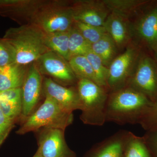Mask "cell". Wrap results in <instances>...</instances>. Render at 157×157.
I'll return each instance as SVG.
<instances>
[{
  "mask_svg": "<svg viewBox=\"0 0 157 157\" xmlns=\"http://www.w3.org/2000/svg\"><path fill=\"white\" fill-rule=\"evenodd\" d=\"M152 104L145 96L128 86L109 93L106 122L121 125L140 124Z\"/></svg>",
  "mask_w": 157,
  "mask_h": 157,
  "instance_id": "6da1fadb",
  "label": "cell"
},
{
  "mask_svg": "<svg viewBox=\"0 0 157 157\" xmlns=\"http://www.w3.org/2000/svg\"><path fill=\"white\" fill-rule=\"evenodd\" d=\"M2 39L9 45L14 63L22 66L36 62L51 51L45 45L44 33L32 24L9 29Z\"/></svg>",
  "mask_w": 157,
  "mask_h": 157,
  "instance_id": "7a4b0ae2",
  "label": "cell"
},
{
  "mask_svg": "<svg viewBox=\"0 0 157 157\" xmlns=\"http://www.w3.org/2000/svg\"><path fill=\"white\" fill-rule=\"evenodd\" d=\"M22 124L16 131L17 135L37 132L45 128H54L65 131L73 123V113L68 112L48 97L31 115L22 120Z\"/></svg>",
  "mask_w": 157,
  "mask_h": 157,
  "instance_id": "3957f363",
  "label": "cell"
},
{
  "mask_svg": "<svg viewBox=\"0 0 157 157\" xmlns=\"http://www.w3.org/2000/svg\"><path fill=\"white\" fill-rule=\"evenodd\" d=\"M76 88L82 105L80 119L86 124L104 125L108 92L94 82L84 78L78 79Z\"/></svg>",
  "mask_w": 157,
  "mask_h": 157,
  "instance_id": "277c9868",
  "label": "cell"
},
{
  "mask_svg": "<svg viewBox=\"0 0 157 157\" xmlns=\"http://www.w3.org/2000/svg\"><path fill=\"white\" fill-rule=\"evenodd\" d=\"M70 5L67 1L45 0L31 23L44 33L68 32L74 25Z\"/></svg>",
  "mask_w": 157,
  "mask_h": 157,
  "instance_id": "5b68a950",
  "label": "cell"
},
{
  "mask_svg": "<svg viewBox=\"0 0 157 157\" xmlns=\"http://www.w3.org/2000/svg\"><path fill=\"white\" fill-rule=\"evenodd\" d=\"M138 52L135 46H128L113 60L108 69V91L112 92L126 87L138 60Z\"/></svg>",
  "mask_w": 157,
  "mask_h": 157,
  "instance_id": "8992f818",
  "label": "cell"
},
{
  "mask_svg": "<svg viewBox=\"0 0 157 157\" xmlns=\"http://www.w3.org/2000/svg\"><path fill=\"white\" fill-rule=\"evenodd\" d=\"M127 86L141 93L155 103L157 101V65L155 62L148 56L138 59Z\"/></svg>",
  "mask_w": 157,
  "mask_h": 157,
  "instance_id": "52a82bcc",
  "label": "cell"
},
{
  "mask_svg": "<svg viewBox=\"0 0 157 157\" xmlns=\"http://www.w3.org/2000/svg\"><path fill=\"white\" fill-rule=\"evenodd\" d=\"M37 154L41 157H76L65 139L64 130L45 128L39 130Z\"/></svg>",
  "mask_w": 157,
  "mask_h": 157,
  "instance_id": "ba28073f",
  "label": "cell"
},
{
  "mask_svg": "<svg viewBox=\"0 0 157 157\" xmlns=\"http://www.w3.org/2000/svg\"><path fill=\"white\" fill-rule=\"evenodd\" d=\"M36 62L41 74H47L62 84L71 85L76 82L77 78L68 61L55 52H48Z\"/></svg>",
  "mask_w": 157,
  "mask_h": 157,
  "instance_id": "9c48e42d",
  "label": "cell"
},
{
  "mask_svg": "<svg viewBox=\"0 0 157 157\" xmlns=\"http://www.w3.org/2000/svg\"><path fill=\"white\" fill-rule=\"evenodd\" d=\"M38 66L33 64L28 70L21 87L22 110L21 118L23 120L34 111L42 91V79ZM20 118V119H21Z\"/></svg>",
  "mask_w": 157,
  "mask_h": 157,
  "instance_id": "30bf717a",
  "label": "cell"
},
{
  "mask_svg": "<svg viewBox=\"0 0 157 157\" xmlns=\"http://www.w3.org/2000/svg\"><path fill=\"white\" fill-rule=\"evenodd\" d=\"M70 7L74 21L95 26H104L109 14L102 1H76Z\"/></svg>",
  "mask_w": 157,
  "mask_h": 157,
  "instance_id": "8fae6325",
  "label": "cell"
},
{
  "mask_svg": "<svg viewBox=\"0 0 157 157\" xmlns=\"http://www.w3.org/2000/svg\"><path fill=\"white\" fill-rule=\"evenodd\" d=\"M42 92L45 97L52 99L63 109L73 113L81 110V101L77 88L67 87L57 83L50 78H44L42 82Z\"/></svg>",
  "mask_w": 157,
  "mask_h": 157,
  "instance_id": "7c38bea8",
  "label": "cell"
},
{
  "mask_svg": "<svg viewBox=\"0 0 157 157\" xmlns=\"http://www.w3.org/2000/svg\"><path fill=\"white\" fill-rule=\"evenodd\" d=\"M45 0H0V15L21 25L29 24Z\"/></svg>",
  "mask_w": 157,
  "mask_h": 157,
  "instance_id": "4fadbf2b",
  "label": "cell"
},
{
  "mask_svg": "<svg viewBox=\"0 0 157 157\" xmlns=\"http://www.w3.org/2000/svg\"><path fill=\"white\" fill-rule=\"evenodd\" d=\"M128 131L121 130L97 143L84 157H123L124 147Z\"/></svg>",
  "mask_w": 157,
  "mask_h": 157,
  "instance_id": "5bb4252c",
  "label": "cell"
},
{
  "mask_svg": "<svg viewBox=\"0 0 157 157\" xmlns=\"http://www.w3.org/2000/svg\"><path fill=\"white\" fill-rule=\"evenodd\" d=\"M104 27L117 48H123L126 46L132 33V28L128 18L111 12L105 21Z\"/></svg>",
  "mask_w": 157,
  "mask_h": 157,
  "instance_id": "9a60e30c",
  "label": "cell"
},
{
  "mask_svg": "<svg viewBox=\"0 0 157 157\" xmlns=\"http://www.w3.org/2000/svg\"><path fill=\"white\" fill-rule=\"evenodd\" d=\"M135 30L140 39L153 50L157 51V6L140 18Z\"/></svg>",
  "mask_w": 157,
  "mask_h": 157,
  "instance_id": "2e32d148",
  "label": "cell"
},
{
  "mask_svg": "<svg viewBox=\"0 0 157 157\" xmlns=\"http://www.w3.org/2000/svg\"><path fill=\"white\" fill-rule=\"evenodd\" d=\"M27 72L26 66L16 63L0 67V93L21 88Z\"/></svg>",
  "mask_w": 157,
  "mask_h": 157,
  "instance_id": "e0dca14e",
  "label": "cell"
},
{
  "mask_svg": "<svg viewBox=\"0 0 157 157\" xmlns=\"http://www.w3.org/2000/svg\"><path fill=\"white\" fill-rule=\"evenodd\" d=\"M0 108L6 116L15 123L20 119L22 110L21 88L0 93Z\"/></svg>",
  "mask_w": 157,
  "mask_h": 157,
  "instance_id": "ac0fdd59",
  "label": "cell"
},
{
  "mask_svg": "<svg viewBox=\"0 0 157 157\" xmlns=\"http://www.w3.org/2000/svg\"><path fill=\"white\" fill-rule=\"evenodd\" d=\"M69 31L44 33V42L46 47L51 51L57 54L67 61L70 59Z\"/></svg>",
  "mask_w": 157,
  "mask_h": 157,
  "instance_id": "d6986e66",
  "label": "cell"
},
{
  "mask_svg": "<svg viewBox=\"0 0 157 157\" xmlns=\"http://www.w3.org/2000/svg\"><path fill=\"white\" fill-rule=\"evenodd\" d=\"M117 48L113 39L107 33L91 45V51L101 58L107 67L115 59Z\"/></svg>",
  "mask_w": 157,
  "mask_h": 157,
  "instance_id": "ffe728a7",
  "label": "cell"
},
{
  "mask_svg": "<svg viewBox=\"0 0 157 157\" xmlns=\"http://www.w3.org/2000/svg\"><path fill=\"white\" fill-rule=\"evenodd\" d=\"M123 157H152L144 137L128 132L125 143Z\"/></svg>",
  "mask_w": 157,
  "mask_h": 157,
  "instance_id": "44dd1931",
  "label": "cell"
},
{
  "mask_svg": "<svg viewBox=\"0 0 157 157\" xmlns=\"http://www.w3.org/2000/svg\"><path fill=\"white\" fill-rule=\"evenodd\" d=\"M102 2L109 11L128 19L133 16L145 3L140 0H104Z\"/></svg>",
  "mask_w": 157,
  "mask_h": 157,
  "instance_id": "7402d4cb",
  "label": "cell"
},
{
  "mask_svg": "<svg viewBox=\"0 0 157 157\" xmlns=\"http://www.w3.org/2000/svg\"><path fill=\"white\" fill-rule=\"evenodd\" d=\"M68 63L78 80L84 78L96 83L95 76L91 65L85 56L71 57Z\"/></svg>",
  "mask_w": 157,
  "mask_h": 157,
  "instance_id": "603a6c76",
  "label": "cell"
},
{
  "mask_svg": "<svg viewBox=\"0 0 157 157\" xmlns=\"http://www.w3.org/2000/svg\"><path fill=\"white\" fill-rule=\"evenodd\" d=\"M69 50L70 58L76 56H86L91 51V45L74 25L69 31Z\"/></svg>",
  "mask_w": 157,
  "mask_h": 157,
  "instance_id": "cb8c5ba5",
  "label": "cell"
},
{
  "mask_svg": "<svg viewBox=\"0 0 157 157\" xmlns=\"http://www.w3.org/2000/svg\"><path fill=\"white\" fill-rule=\"evenodd\" d=\"M85 56L91 65L95 76L96 83L108 91L107 80L109 72L108 67L105 66L101 58L91 51Z\"/></svg>",
  "mask_w": 157,
  "mask_h": 157,
  "instance_id": "d4e9b609",
  "label": "cell"
},
{
  "mask_svg": "<svg viewBox=\"0 0 157 157\" xmlns=\"http://www.w3.org/2000/svg\"><path fill=\"white\" fill-rule=\"evenodd\" d=\"M74 26L90 45L98 42L107 33L104 26H95L75 21Z\"/></svg>",
  "mask_w": 157,
  "mask_h": 157,
  "instance_id": "484cf974",
  "label": "cell"
},
{
  "mask_svg": "<svg viewBox=\"0 0 157 157\" xmlns=\"http://www.w3.org/2000/svg\"><path fill=\"white\" fill-rule=\"evenodd\" d=\"M15 122L6 116L0 108V147L9 136Z\"/></svg>",
  "mask_w": 157,
  "mask_h": 157,
  "instance_id": "4316f807",
  "label": "cell"
},
{
  "mask_svg": "<svg viewBox=\"0 0 157 157\" xmlns=\"http://www.w3.org/2000/svg\"><path fill=\"white\" fill-rule=\"evenodd\" d=\"M140 124L147 130L157 125V101L153 103Z\"/></svg>",
  "mask_w": 157,
  "mask_h": 157,
  "instance_id": "83f0119b",
  "label": "cell"
},
{
  "mask_svg": "<svg viewBox=\"0 0 157 157\" xmlns=\"http://www.w3.org/2000/svg\"><path fill=\"white\" fill-rule=\"evenodd\" d=\"M14 63V58L9 45L0 38V67Z\"/></svg>",
  "mask_w": 157,
  "mask_h": 157,
  "instance_id": "f1b7e54d",
  "label": "cell"
},
{
  "mask_svg": "<svg viewBox=\"0 0 157 157\" xmlns=\"http://www.w3.org/2000/svg\"><path fill=\"white\" fill-rule=\"evenodd\" d=\"M152 157H157V125L147 130L144 136Z\"/></svg>",
  "mask_w": 157,
  "mask_h": 157,
  "instance_id": "f546056e",
  "label": "cell"
},
{
  "mask_svg": "<svg viewBox=\"0 0 157 157\" xmlns=\"http://www.w3.org/2000/svg\"><path fill=\"white\" fill-rule=\"evenodd\" d=\"M33 157H41L37 153H36V154H35V155H34V156Z\"/></svg>",
  "mask_w": 157,
  "mask_h": 157,
  "instance_id": "4dcf8cb0",
  "label": "cell"
},
{
  "mask_svg": "<svg viewBox=\"0 0 157 157\" xmlns=\"http://www.w3.org/2000/svg\"><path fill=\"white\" fill-rule=\"evenodd\" d=\"M156 53H157V52H156Z\"/></svg>",
  "mask_w": 157,
  "mask_h": 157,
  "instance_id": "1f68e13d",
  "label": "cell"
}]
</instances>
